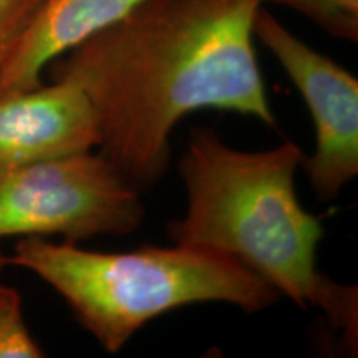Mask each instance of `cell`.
I'll return each mask as SVG.
<instances>
[{
    "instance_id": "obj_5",
    "label": "cell",
    "mask_w": 358,
    "mask_h": 358,
    "mask_svg": "<svg viewBox=\"0 0 358 358\" xmlns=\"http://www.w3.org/2000/svg\"><path fill=\"white\" fill-rule=\"evenodd\" d=\"M254 35L277 58L308 106L315 124V153L302 166L320 201L337 198L358 174V80L297 38L259 8Z\"/></svg>"
},
{
    "instance_id": "obj_7",
    "label": "cell",
    "mask_w": 358,
    "mask_h": 358,
    "mask_svg": "<svg viewBox=\"0 0 358 358\" xmlns=\"http://www.w3.org/2000/svg\"><path fill=\"white\" fill-rule=\"evenodd\" d=\"M143 0H47L0 69V96L42 85L55 58L138 7Z\"/></svg>"
},
{
    "instance_id": "obj_9",
    "label": "cell",
    "mask_w": 358,
    "mask_h": 358,
    "mask_svg": "<svg viewBox=\"0 0 358 358\" xmlns=\"http://www.w3.org/2000/svg\"><path fill=\"white\" fill-rule=\"evenodd\" d=\"M22 310L19 290L0 285V358H42Z\"/></svg>"
},
{
    "instance_id": "obj_3",
    "label": "cell",
    "mask_w": 358,
    "mask_h": 358,
    "mask_svg": "<svg viewBox=\"0 0 358 358\" xmlns=\"http://www.w3.org/2000/svg\"><path fill=\"white\" fill-rule=\"evenodd\" d=\"M8 264L52 285L108 353H118L148 322L179 307L219 302L256 313L280 299L241 264L176 244L93 252L30 236L17 243Z\"/></svg>"
},
{
    "instance_id": "obj_8",
    "label": "cell",
    "mask_w": 358,
    "mask_h": 358,
    "mask_svg": "<svg viewBox=\"0 0 358 358\" xmlns=\"http://www.w3.org/2000/svg\"><path fill=\"white\" fill-rule=\"evenodd\" d=\"M302 13L335 38L357 43L358 0H262Z\"/></svg>"
},
{
    "instance_id": "obj_4",
    "label": "cell",
    "mask_w": 358,
    "mask_h": 358,
    "mask_svg": "<svg viewBox=\"0 0 358 358\" xmlns=\"http://www.w3.org/2000/svg\"><path fill=\"white\" fill-rule=\"evenodd\" d=\"M145 206L101 153H77L0 171V239L64 236L75 244L98 236H128Z\"/></svg>"
},
{
    "instance_id": "obj_6",
    "label": "cell",
    "mask_w": 358,
    "mask_h": 358,
    "mask_svg": "<svg viewBox=\"0 0 358 358\" xmlns=\"http://www.w3.org/2000/svg\"><path fill=\"white\" fill-rule=\"evenodd\" d=\"M92 101L77 85L53 82L0 96V171L100 148Z\"/></svg>"
},
{
    "instance_id": "obj_11",
    "label": "cell",
    "mask_w": 358,
    "mask_h": 358,
    "mask_svg": "<svg viewBox=\"0 0 358 358\" xmlns=\"http://www.w3.org/2000/svg\"><path fill=\"white\" fill-rule=\"evenodd\" d=\"M6 266H8V257L2 252V249H0V271H2Z\"/></svg>"
},
{
    "instance_id": "obj_10",
    "label": "cell",
    "mask_w": 358,
    "mask_h": 358,
    "mask_svg": "<svg viewBox=\"0 0 358 358\" xmlns=\"http://www.w3.org/2000/svg\"><path fill=\"white\" fill-rule=\"evenodd\" d=\"M47 0H0V69L19 47Z\"/></svg>"
},
{
    "instance_id": "obj_1",
    "label": "cell",
    "mask_w": 358,
    "mask_h": 358,
    "mask_svg": "<svg viewBox=\"0 0 358 358\" xmlns=\"http://www.w3.org/2000/svg\"><path fill=\"white\" fill-rule=\"evenodd\" d=\"M262 0H143L52 62V82L82 90L100 124V153L138 191L171 163V133L214 108L275 127L256 50Z\"/></svg>"
},
{
    "instance_id": "obj_2",
    "label": "cell",
    "mask_w": 358,
    "mask_h": 358,
    "mask_svg": "<svg viewBox=\"0 0 358 358\" xmlns=\"http://www.w3.org/2000/svg\"><path fill=\"white\" fill-rule=\"evenodd\" d=\"M303 156L294 141L241 151L214 129H194L178 168L187 209L168 224L169 239L241 264L295 306L325 310L342 285L317 271L324 229L295 192Z\"/></svg>"
}]
</instances>
